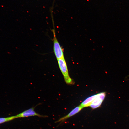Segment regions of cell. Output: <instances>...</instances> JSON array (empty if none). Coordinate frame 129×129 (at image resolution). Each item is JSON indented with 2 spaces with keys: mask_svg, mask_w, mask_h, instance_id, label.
Masks as SVG:
<instances>
[{
  "mask_svg": "<svg viewBox=\"0 0 129 129\" xmlns=\"http://www.w3.org/2000/svg\"><path fill=\"white\" fill-rule=\"evenodd\" d=\"M57 60L59 67L66 83L68 84H72L73 82L69 76L66 63L64 57Z\"/></svg>",
  "mask_w": 129,
  "mask_h": 129,
  "instance_id": "obj_1",
  "label": "cell"
},
{
  "mask_svg": "<svg viewBox=\"0 0 129 129\" xmlns=\"http://www.w3.org/2000/svg\"><path fill=\"white\" fill-rule=\"evenodd\" d=\"M53 49L55 56L57 59L64 58L62 48L59 44L56 37L55 30L53 29Z\"/></svg>",
  "mask_w": 129,
  "mask_h": 129,
  "instance_id": "obj_2",
  "label": "cell"
},
{
  "mask_svg": "<svg viewBox=\"0 0 129 129\" xmlns=\"http://www.w3.org/2000/svg\"><path fill=\"white\" fill-rule=\"evenodd\" d=\"M16 115L17 118H24L34 116L44 118L48 117L47 115H41L37 113L34 111V108L26 110Z\"/></svg>",
  "mask_w": 129,
  "mask_h": 129,
  "instance_id": "obj_3",
  "label": "cell"
},
{
  "mask_svg": "<svg viewBox=\"0 0 129 129\" xmlns=\"http://www.w3.org/2000/svg\"><path fill=\"white\" fill-rule=\"evenodd\" d=\"M106 96L105 92L97 94V96L92 102L90 106L92 109H94L99 107L101 105Z\"/></svg>",
  "mask_w": 129,
  "mask_h": 129,
  "instance_id": "obj_4",
  "label": "cell"
},
{
  "mask_svg": "<svg viewBox=\"0 0 129 129\" xmlns=\"http://www.w3.org/2000/svg\"><path fill=\"white\" fill-rule=\"evenodd\" d=\"M83 108L80 105L72 110L67 115L60 118L55 123L62 122L70 117L75 115L79 112Z\"/></svg>",
  "mask_w": 129,
  "mask_h": 129,
  "instance_id": "obj_5",
  "label": "cell"
},
{
  "mask_svg": "<svg viewBox=\"0 0 129 129\" xmlns=\"http://www.w3.org/2000/svg\"><path fill=\"white\" fill-rule=\"evenodd\" d=\"M97 96V94L91 96L86 99L80 105L83 108L90 106V105Z\"/></svg>",
  "mask_w": 129,
  "mask_h": 129,
  "instance_id": "obj_6",
  "label": "cell"
},
{
  "mask_svg": "<svg viewBox=\"0 0 129 129\" xmlns=\"http://www.w3.org/2000/svg\"><path fill=\"white\" fill-rule=\"evenodd\" d=\"M17 118L16 115L5 118H0V124Z\"/></svg>",
  "mask_w": 129,
  "mask_h": 129,
  "instance_id": "obj_7",
  "label": "cell"
}]
</instances>
